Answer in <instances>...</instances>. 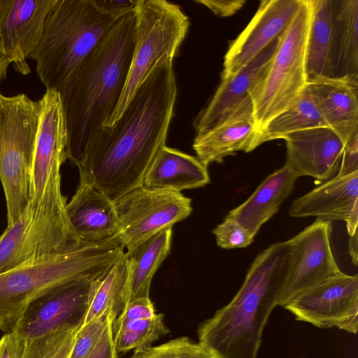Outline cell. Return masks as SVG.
Listing matches in <instances>:
<instances>
[{
	"label": "cell",
	"instance_id": "obj_43",
	"mask_svg": "<svg viewBox=\"0 0 358 358\" xmlns=\"http://www.w3.org/2000/svg\"><path fill=\"white\" fill-rule=\"evenodd\" d=\"M10 64L9 59L0 55V84L3 80L6 79L8 68Z\"/></svg>",
	"mask_w": 358,
	"mask_h": 358
},
{
	"label": "cell",
	"instance_id": "obj_21",
	"mask_svg": "<svg viewBox=\"0 0 358 358\" xmlns=\"http://www.w3.org/2000/svg\"><path fill=\"white\" fill-rule=\"evenodd\" d=\"M278 38L236 73L221 79L212 98L194 121L196 135L215 126L250 96L275 53Z\"/></svg>",
	"mask_w": 358,
	"mask_h": 358
},
{
	"label": "cell",
	"instance_id": "obj_23",
	"mask_svg": "<svg viewBox=\"0 0 358 358\" xmlns=\"http://www.w3.org/2000/svg\"><path fill=\"white\" fill-rule=\"evenodd\" d=\"M209 182L207 166L196 157L164 145L148 167L143 185L181 192L206 186Z\"/></svg>",
	"mask_w": 358,
	"mask_h": 358
},
{
	"label": "cell",
	"instance_id": "obj_16",
	"mask_svg": "<svg viewBox=\"0 0 358 358\" xmlns=\"http://www.w3.org/2000/svg\"><path fill=\"white\" fill-rule=\"evenodd\" d=\"M301 0H262L248 24L225 54L221 79L236 73L276 40L296 14Z\"/></svg>",
	"mask_w": 358,
	"mask_h": 358
},
{
	"label": "cell",
	"instance_id": "obj_33",
	"mask_svg": "<svg viewBox=\"0 0 358 358\" xmlns=\"http://www.w3.org/2000/svg\"><path fill=\"white\" fill-rule=\"evenodd\" d=\"M78 329L66 327L49 334L23 340L20 358H52L69 336Z\"/></svg>",
	"mask_w": 358,
	"mask_h": 358
},
{
	"label": "cell",
	"instance_id": "obj_5",
	"mask_svg": "<svg viewBox=\"0 0 358 358\" xmlns=\"http://www.w3.org/2000/svg\"><path fill=\"white\" fill-rule=\"evenodd\" d=\"M124 250L117 236L0 274V331H13L29 304L52 287L74 279L94 280L122 256Z\"/></svg>",
	"mask_w": 358,
	"mask_h": 358
},
{
	"label": "cell",
	"instance_id": "obj_40",
	"mask_svg": "<svg viewBox=\"0 0 358 358\" xmlns=\"http://www.w3.org/2000/svg\"><path fill=\"white\" fill-rule=\"evenodd\" d=\"M111 322L105 330L99 342L88 358H118L115 348Z\"/></svg>",
	"mask_w": 358,
	"mask_h": 358
},
{
	"label": "cell",
	"instance_id": "obj_19",
	"mask_svg": "<svg viewBox=\"0 0 358 358\" xmlns=\"http://www.w3.org/2000/svg\"><path fill=\"white\" fill-rule=\"evenodd\" d=\"M258 131L250 96L234 110L206 131L196 135L192 148L206 166L221 163L224 157L255 149Z\"/></svg>",
	"mask_w": 358,
	"mask_h": 358
},
{
	"label": "cell",
	"instance_id": "obj_36",
	"mask_svg": "<svg viewBox=\"0 0 358 358\" xmlns=\"http://www.w3.org/2000/svg\"><path fill=\"white\" fill-rule=\"evenodd\" d=\"M358 171V134L345 143L338 175H346Z\"/></svg>",
	"mask_w": 358,
	"mask_h": 358
},
{
	"label": "cell",
	"instance_id": "obj_7",
	"mask_svg": "<svg viewBox=\"0 0 358 358\" xmlns=\"http://www.w3.org/2000/svg\"><path fill=\"white\" fill-rule=\"evenodd\" d=\"M63 194L29 201L16 222L0 236V274L19 266L90 245L73 230Z\"/></svg>",
	"mask_w": 358,
	"mask_h": 358
},
{
	"label": "cell",
	"instance_id": "obj_27",
	"mask_svg": "<svg viewBox=\"0 0 358 358\" xmlns=\"http://www.w3.org/2000/svg\"><path fill=\"white\" fill-rule=\"evenodd\" d=\"M311 20L306 56L308 82L331 77V55L334 27L333 0H310Z\"/></svg>",
	"mask_w": 358,
	"mask_h": 358
},
{
	"label": "cell",
	"instance_id": "obj_18",
	"mask_svg": "<svg viewBox=\"0 0 358 358\" xmlns=\"http://www.w3.org/2000/svg\"><path fill=\"white\" fill-rule=\"evenodd\" d=\"M290 217H316L333 222L343 220L349 236L357 232L358 171L336 174L317 187L294 199L288 211Z\"/></svg>",
	"mask_w": 358,
	"mask_h": 358
},
{
	"label": "cell",
	"instance_id": "obj_38",
	"mask_svg": "<svg viewBox=\"0 0 358 358\" xmlns=\"http://www.w3.org/2000/svg\"><path fill=\"white\" fill-rule=\"evenodd\" d=\"M97 6L106 14L120 20L134 11L138 0H95Z\"/></svg>",
	"mask_w": 358,
	"mask_h": 358
},
{
	"label": "cell",
	"instance_id": "obj_11",
	"mask_svg": "<svg viewBox=\"0 0 358 358\" xmlns=\"http://www.w3.org/2000/svg\"><path fill=\"white\" fill-rule=\"evenodd\" d=\"M332 222L316 220L286 241L287 268L279 301L283 307L297 296L342 271L331 247Z\"/></svg>",
	"mask_w": 358,
	"mask_h": 358
},
{
	"label": "cell",
	"instance_id": "obj_41",
	"mask_svg": "<svg viewBox=\"0 0 358 358\" xmlns=\"http://www.w3.org/2000/svg\"><path fill=\"white\" fill-rule=\"evenodd\" d=\"M78 329L73 332L69 337L66 340V341L63 343L57 353L54 355L52 358H69L73 343L75 340L76 335L78 332Z\"/></svg>",
	"mask_w": 358,
	"mask_h": 358
},
{
	"label": "cell",
	"instance_id": "obj_12",
	"mask_svg": "<svg viewBox=\"0 0 358 358\" xmlns=\"http://www.w3.org/2000/svg\"><path fill=\"white\" fill-rule=\"evenodd\" d=\"M92 281L74 279L49 289L29 304L13 331L27 340L63 328L80 329L88 310Z\"/></svg>",
	"mask_w": 358,
	"mask_h": 358
},
{
	"label": "cell",
	"instance_id": "obj_17",
	"mask_svg": "<svg viewBox=\"0 0 358 358\" xmlns=\"http://www.w3.org/2000/svg\"><path fill=\"white\" fill-rule=\"evenodd\" d=\"M284 165L297 178L319 180L334 178L340 168L345 143L327 127L310 128L286 136Z\"/></svg>",
	"mask_w": 358,
	"mask_h": 358
},
{
	"label": "cell",
	"instance_id": "obj_37",
	"mask_svg": "<svg viewBox=\"0 0 358 358\" xmlns=\"http://www.w3.org/2000/svg\"><path fill=\"white\" fill-rule=\"evenodd\" d=\"M194 1L202 4L215 15L220 17L234 15L246 3L245 0H196Z\"/></svg>",
	"mask_w": 358,
	"mask_h": 358
},
{
	"label": "cell",
	"instance_id": "obj_9",
	"mask_svg": "<svg viewBox=\"0 0 358 358\" xmlns=\"http://www.w3.org/2000/svg\"><path fill=\"white\" fill-rule=\"evenodd\" d=\"M132 59L125 86L115 110L105 122L111 127L138 88L164 58L178 55L190 24L179 5L165 0H138Z\"/></svg>",
	"mask_w": 358,
	"mask_h": 358
},
{
	"label": "cell",
	"instance_id": "obj_2",
	"mask_svg": "<svg viewBox=\"0 0 358 358\" xmlns=\"http://www.w3.org/2000/svg\"><path fill=\"white\" fill-rule=\"evenodd\" d=\"M134 29L133 11L115 23L58 92L67 131V156L75 164L117 106L132 59Z\"/></svg>",
	"mask_w": 358,
	"mask_h": 358
},
{
	"label": "cell",
	"instance_id": "obj_39",
	"mask_svg": "<svg viewBox=\"0 0 358 358\" xmlns=\"http://www.w3.org/2000/svg\"><path fill=\"white\" fill-rule=\"evenodd\" d=\"M24 341L15 331L6 333L0 339V358H20Z\"/></svg>",
	"mask_w": 358,
	"mask_h": 358
},
{
	"label": "cell",
	"instance_id": "obj_26",
	"mask_svg": "<svg viewBox=\"0 0 358 358\" xmlns=\"http://www.w3.org/2000/svg\"><path fill=\"white\" fill-rule=\"evenodd\" d=\"M172 227L166 228L127 249L129 264V302L149 297L152 279L171 250Z\"/></svg>",
	"mask_w": 358,
	"mask_h": 358
},
{
	"label": "cell",
	"instance_id": "obj_4",
	"mask_svg": "<svg viewBox=\"0 0 358 358\" xmlns=\"http://www.w3.org/2000/svg\"><path fill=\"white\" fill-rule=\"evenodd\" d=\"M118 20L105 13L95 0H55L30 56L46 90L58 92Z\"/></svg>",
	"mask_w": 358,
	"mask_h": 358
},
{
	"label": "cell",
	"instance_id": "obj_3",
	"mask_svg": "<svg viewBox=\"0 0 358 358\" xmlns=\"http://www.w3.org/2000/svg\"><path fill=\"white\" fill-rule=\"evenodd\" d=\"M287 268L285 241L261 251L232 300L199 325V343L219 358H257L264 327L279 305Z\"/></svg>",
	"mask_w": 358,
	"mask_h": 358
},
{
	"label": "cell",
	"instance_id": "obj_29",
	"mask_svg": "<svg viewBox=\"0 0 358 358\" xmlns=\"http://www.w3.org/2000/svg\"><path fill=\"white\" fill-rule=\"evenodd\" d=\"M306 88V87H305ZM327 127L313 100L304 89L296 103L257 131L255 149L260 145L305 129Z\"/></svg>",
	"mask_w": 358,
	"mask_h": 358
},
{
	"label": "cell",
	"instance_id": "obj_1",
	"mask_svg": "<svg viewBox=\"0 0 358 358\" xmlns=\"http://www.w3.org/2000/svg\"><path fill=\"white\" fill-rule=\"evenodd\" d=\"M173 60L162 59L111 127L96 133L76 165L80 182L114 201L143 185L145 174L166 137L177 85Z\"/></svg>",
	"mask_w": 358,
	"mask_h": 358
},
{
	"label": "cell",
	"instance_id": "obj_42",
	"mask_svg": "<svg viewBox=\"0 0 358 358\" xmlns=\"http://www.w3.org/2000/svg\"><path fill=\"white\" fill-rule=\"evenodd\" d=\"M348 253L355 266L357 265V232L350 236L348 241Z\"/></svg>",
	"mask_w": 358,
	"mask_h": 358
},
{
	"label": "cell",
	"instance_id": "obj_32",
	"mask_svg": "<svg viewBox=\"0 0 358 358\" xmlns=\"http://www.w3.org/2000/svg\"><path fill=\"white\" fill-rule=\"evenodd\" d=\"M115 316L112 312L105 313L83 324L78 331L69 358H88Z\"/></svg>",
	"mask_w": 358,
	"mask_h": 358
},
{
	"label": "cell",
	"instance_id": "obj_10",
	"mask_svg": "<svg viewBox=\"0 0 358 358\" xmlns=\"http://www.w3.org/2000/svg\"><path fill=\"white\" fill-rule=\"evenodd\" d=\"M191 203L181 192L137 187L113 201L118 236L129 248L187 217Z\"/></svg>",
	"mask_w": 358,
	"mask_h": 358
},
{
	"label": "cell",
	"instance_id": "obj_22",
	"mask_svg": "<svg viewBox=\"0 0 358 358\" xmlns=\"http://www.w3.org/2000/svg\"><path fill=\"white\" fill-rule=\"evenodd\" d=\"M69 222L77 236L87 244L118 236L119 224L113 202L92 185L80 182L66 204Z\"/></svg>",
	"mask_w": 358,
	"mask_h": 358
},
{
	"label": "cell",
	"instance_id": "obj_28",
	"mask_svg": "<svg viewBox=\"0 0 358 358\" xmlns=\"http://www.w3.org/2000/svg\"><path fill=\"white\" fill-rule=\"evenodd\" d=\"M129 264L124 252L106 271L92 281L85 324L112 312L115 317L129 303Z\"/></svg>",
	"mask_w": 358,
	"mask_h": 358
},
{
	"label": "cell",
	"instance_id": "obj_20",
	"mask_svg": "<svg viewBox=\"0 0 358 358\" xmlns=\"http://www.w3.org/2000/svg\"><path fill=\"white\" fill-rule=\"evenodd\" d=\"M327 127L345 143L358 134V79L350 76L317 78L305 88Z\"/></svg>",
	"mask_w": 358,
	"mask_h": 358
},
{
	"label": "cell",
	"instance_id": "obj_8",
	"mask_svg": "<svg viewBox=\"0 0 358 358\" xmlns=\"http://www.w3.org/2000/svg\"><path fill=\"white\" fill-rule=\"evenodd\" d=\"M311 13L310 0H301L278 38L270 63L250 93L258 130L292 106L307 85L306 56Z\"/></svg>",
	"mask_w": 358,
	"mask_h": 358
},
{
	"label": "cell",
	"instance_id": "obj_13",
	"mask_svg": "<svg viewBox=\"0 0 358 358\" xmlns=\"http://www.w3.org/2000/svg\"><path fill=\"white\" fill-rule=\"evenodd\" d=\"M296 320L319 328L358 329V275L341 272L305 291L284 306Z\"/></svg>",
	"mask_w": 358,
	"mask_h": 358
},
{
	"label": "cell",
	"instance_id": "obj_25",
	"mask_svg": "<svg viewBox=\"0 0 358 358\" xmlns=\"http://www.w3.org/2000/svg\"><path fill=\"white\" fill-rule=\"evenodd\" d=\"M331 77L358 79V0L333 1Z\"/></svg>",
	"mask_w": 358,
	"mask_h": 358
},
{
	"label": "cell",
	"instance_id": "obj_15",
	"mask_svg": "<svg viewBox=\"0 0 358 358\" xmlns=\"http://www.w3.org/2000/svg\"><path fill=\"white\" fill-rule=\"evenodd\" d=\"M55 0H0V55L27 75V59L37 47Z\"/></svg>",
	"mask_w": 358,
	"mask_h": 358
},
{
	"label": "cell",
	"instance_id": "obj_34",
	"mask_svg": "<svg viewBox=\"0 0 358 358\" xmlns=\"http://www.w3.org/2000/svg\"><path fill=\"white\" fill-rule=\"evenodd\" d=\"M217 245L223 249L243 248L253 243L255 236L227 215L213 230Z\"/></svg>",
	"mask_w": 358,
	"mask_h": 358
},
{
	"label": "cell",
	"instance_id": "obj_30",
	"mask_svg": "<svg viewBox=\"0 0 358 358\" xmlns=\"http://www.w3.org/2000/svg\"><path fill=\"white\" fill-rule=\"evenodd\" d=\"M169 333L164 315L156 313L150 318L131 322L113 332L115 348L117 353L148 348Z\"/></svg>",
	"mask_w": 358,
	"mask_h": 358
},
{
	"label": "cell",
	"instance_id": "obj_31",
	"mask_svg": "<svg viewBox=\"0 0 358 358\" xmlns=\"http://www.w3.org/2000/svg\"><path fill=\"white\" fill-rule=\"evenodd\" d=\"M130 358H219L208 348L179 337L154 347L136 350Z\"/></svg>",
	"mask_w": 358,
	"mask_h": 358
},
{
	"label": "cell",
	"instance_id": "obj_35",
	"mask_svg": "<svg viewBox=\"0 0 358 358\" xmlns=\"http://www.w3.org/2000/svg\"><path fill=\"white\" fill-rule=\"evenodd\" d=\"M155 314V308L150 297L137 298L131 300L113 321V331L115 332L131 322L150 318Z\"/></svg>",
	"mask_w": 358,
	"mask_h": 358
},
{
	"label": "cell",
	"instance_id": "obj_6",
	"mask_svg": "<svg viewBox=\"0 0 358 358\" xmlns=\"http://www.w3.org/2000/svg\"><path fill=\"white\" fill-rule=\"evenodd\" d=\"M40 114V100L23 93L7 96L0 92V180L8 226L16 222L31 199Z\"/></svg>",
	"mask_w": 358,
	"mask_h": 358
},
{
	"label": "cell",
	"instance_id": "obj_14",
	"mask_svg": "<svg viewBox=\"0 0 358 358\" xmlns=\"http://www.w3.org/2000/svg\"><path fill=\"white\" fill-rule=\"evenodd\" d=\"M40 100L41 114L34 152L30 201L47 193L60 192L62 164L68 159L67 131L57 92L46 90Z\"/></svg>",
	"mask_w": 358,
	"mask_h": 358
},
{
	"label": "cell",
	"instance_id": "obj_24",
	"mask_svg": "<svg viewBox=\"0 0 358 358\" xmlns=\"http://www.w3.org/2000/svg\"><path fill=\"white\" fill-rule=\"evenodd\" d=\"M297 178L282 166L266 176L254 192L227 215L255 236L262 226L278 211L291 194Z\"/></svg>",
	"mask_w": 358,
	"mask_h": 358
}]
</instances>
